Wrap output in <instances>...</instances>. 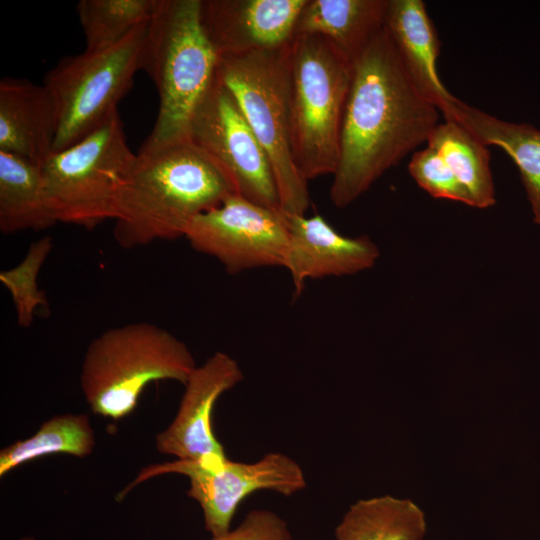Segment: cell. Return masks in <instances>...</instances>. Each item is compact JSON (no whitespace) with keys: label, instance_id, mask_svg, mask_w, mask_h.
<instances>
[{"label":"cell","instance_id":"6da1fadb","mask_svg":"<svg viewBox=\"0 0 540 540\" xmlns=\"http://www.w3.org/2000/svg\"><path fill=\"white\" fill-rule=\"evenodd\" d=\"M440 114L408 76L383 26L353 63L330 187L333 205L348 206L426 144Z\"/></svg>","mask_w":540,"mask_h":540},{"label":"cell","instance_id":"7a4b0ae2","mask_svg":"<svg viewBox=\"0 0 540 540\" xmlns=\"http://www.w3.org/2000/svg\"><path fill=\"white\" fill-rule=\"evenodd\" d=\"M236 193L190 139L139 149L118 196L113 237L124 249L184 237L191 221Z\"/></svg>","mask_w":540,"mask_h":540},{"label":"cell","instance_id":"3957f363","mask_svg":"<svg viewBox=\"0 0 540 540\" xmlns=\"http://www.w3.org/2000/svg\"><path fill=\"white\" fill-rule=\"evenodd\" d=\"M201 0H157L140 70L153 81L159 110L141 150L189 139L192 115L216 78L218 55L200 20Z\"/></svg>","mask_w":540,"mask_h":540},{"label":"cell","instance_id":"277c9868","mask_svg":"<svg viewBox=\"0 0 540 540\" xmlns=\"http://www.w3.org/2000/svg\"><path fill=\"white\" fill-rule=\"evenodd\" d=\"M187 345L149 322L110 328L88 345L80 385L91 410L118 420L136 408L145 387L154 381L183 385L196 368Z\"/></svg>","mask_w":540,"mask_h":540},{"label":"cell","instance_id":"5b68a950","mask_svg":"<svg viewBox=\"0 0 540 540\" xmlns=\"http://www.w3.org/2000/svg\"><path fill=\"white\" fill-rule=\"evenodd\" d=\"M353 63L327 39L296 35L289 48L292 155L308 182L333 175Z\"/></svg>","mask_w":540,"mask_h":540},{"label":"cell","instance_id":"8992f818","mask_svg":"<svg viewBox=\"0 0 540 540\" xmlns=\"http://www.w3.org/2000/svg\"><path fill=\"white\" fill-rule=\"evenodd\" d=\"M290 43L278 49L219 57L216 74L235 97L269 159L281 211L305 215L310 205L308 182L295 165L291 147Z\"/></svg>","mask_w":540,"mask_h":540},{"label":"cell","instance_id":"52a82bcc","mask_svg":"<svg viewBox=\"0 0 540 540\" xmlns=\"http://www.w3.org/2000/svg\"><path fill=\"white\" fill-rule=\"evenodd\" d=\"M135 160L118 111L82 140L53 152L40 167L57 222L93 230L114 221L120 190Z\"/></svg>","mask_w":540,"mask_h":540},{"label":"cell","instance_id":"ba28073f","mask_svg":"<svg viewBox=\"0 0 540 540\" xmlns=\"http://www.w3.org/2000/svg\"><path fill=\"white\" fill-rule=\"evenodd\" d=\"M148 22L113 46L62 58L45 74L58 119L53 152L82 140L118 111L140 70Z\"/></svg>","mask_w":540,"mask_h":540},{"label":"cell","instance_id":"9c48e42d","mask_svg":"<svg viewBox=\"0 0 540 540\" xmlns=\"http://www.w3.org/2000/svg\"><path fill=\"white\" fill-rule=\"evenodd\" d=\"M177 473L189 479L187 495L196 500L203 512L205 529L212 537L226 534L241 502L259 490H271L291 496L306 486L301 467L282 453H268L253 463H203L175 460L143 469L119 496L152 477Z\"/></svg>","mask_w":540,"mask_h":540},{"label":"cell","instance_id":"30bf717a","mask_svg":"<svg viewBox=\"0 0 540 540\" xmlns=\"http://www.w3.org/2000/svg\"><path fill=\"white\" fill-rule=\"evenodd\" d=\"M189 139L225 172L236 194L281 210L269 159L235 97L217 74L192 115Z\"/></svg>","mask_w":540,"mask_h":540},{"label":"cell","instance_id":"8fae6325","mask_svg":"<svg viewBox=\"0 0 540 540\" xmlns=\"http://www.w3.org/2000/svg\"><path fill=\"white\" fill-rule=\"evenodd\" d=\"M192 248L216 258L228 273L282 266L288 243L285 214L236 193L197 215L185 236Z\"/></svg>","mask_w":540,"mask_h":540},{"label":"cell","instance_id":"7c38bea8","mask_svg":"<svg viewBox=\"0 0 540 540\" xmlns=\"http://www.w3.org/2000/svg\"><path fill=\"white\" fill-rule=\"evenodd\" d=\"M243 379L237 361L217 351L196 366L184 384L177 414L156 436V449L179 460L220 463L228 458L212 427V412L218 398Z\"/></svg>","mask_w":540,"mask_h":540},{"label":"cell","instance_id":"4fadbf2b","mask_svg":"<svg viewBox=\"0 0 540 540\" xmlns=\"http://www.w3.org/2000/svg\"><path fill=\"white\" fill-rule=\"evenodd\" d=\"M306 0H201L200 20L218 57L272 50L294 37Z\"/></svg>","mask_w":540,"mask_h":540},{"label":"cell","instance_id":"5bb4252c","mask_svg":"<svg viewBox=\"0 0 540 540\" xmlns=\"http://www.w3.org/2000/svg\"><path fill=\"white\" fill-rule=\"evenodd\" d=\"M285 218L288 243L283 267L290 273L295 296L301 295L308 279L356 274L373 267L380 256L369 237L344 236L318 214H285Z\"/></svg>","mask_w":540,"mask_h":540},{"label":"cell","instance_id":"9a60e30c","mask_svg":"<svg viewBox=\"0 0 540 540\" xmlns=\"http://www.w3.org/2000/svg\"><path fill=\"white\" fill-rule=\"evenodd\" d=\"M58 129L54 101L41 84L25 78L0 81V151L41 165L52 153Z\"/></svg>","mask_w":540,"mask_h":540},{"label":"cell","instance_id":"2e32d148","mask_svg":"<svg viewBox=\"0 0 540 540\" xmlns=\"http://www.w3.org/2000/svg\"><path fill=\"white\" fill-rule=\"evenodd\" d=\"M384 29L416 88L441 113L456 97L438 73L440 40L425 2L388 0Z\"/></svg>","mask_w":540,"mask_h":540},{"label":"cell","instance_id":"e0dca14e","mask_svg":"<svg viewBox=\"0 0 540 540\" xmlns=\"http://www.w3.org/2000/svg\"><path fill=\"white\" fill-rule=\"evenodd\" d=\"M387 3L388 0H306L294 36L324 37L354 63L383 29Z\"/></svg>","mask_w":540,"mask_h":540},{"label":"cell","instance_id":"ac0fdd59","mask_svg":"<svg viewBox=\"0 0 540 540\" xmlns=\"http://www.w3.org/2000/svg\"><path fill=\"white\" fill-rule=\"evenodd\" d=\"M487 146L502 149L517 166L531 206L533 221L540 226V130L531 124L499 119L457 97L441 112Z\"/></svg>","mask_w":540,"mask_h":540},{"label":"cell","instance_id":"d6986e66","mask_svg":"<svg viewBox=\"0 0 540 540\" xmlns=\"http://www.w3.org/2000/svg\"><path fill=\"white\" fill-rule=\"evenodd\" d=\"M57 219L44 190L40 165L0 151V231H42Z\"/></svg>","mask_w":540,"mask_h":540},{"label":"cell","instance_id":"ffe728a7","mask_svg":"<svg viewBox=\"0 0 540 540\" xmlns=\"http://www.w3.org/2000/svg\"><path fill=\"white\" fill-rule=\"evenodd\" d=\"M426 519L410 499L384 495L350 506L335 529L336 540H423Z\"/></svg>","mask_w":540,"mask_h":540},{"label":"cell","instance_id":"44dd1931","mask_svg":"<svg viewBox=\"0 0 540 540\" xmlns=\"http://www.w3.org/2000/svg\"><path fill=\"white\" fill-rule=\"evenodd\" d=\"M426 145L434 148L470 197L472 207L496 204L495 186L486 144L454 120H444L431 132Z\"/></svg>","mask_w":540,"mask_h":540},{"label":"cell","instance_id":"7402d4cb","mask_svg":"<svg viewBox=\"0 0 540 540\" xmlns=\"http://www.w3.org/2000/svg\"><path fill=\"white\" fill-rule=\"evenodd\" d=\"M95 434L86 414L55 415L29 438L0 451V476L34 459L52 454L84 458L93 452Z\"/></svg>","mask_w":540,"mask_h":540},{"label":"cell","instance_id":"603a6c76","mask_svg":"<svg viewBox=\"0 0 540 540\" xmlns=\"http://www.w3.org/2000/svg\"><path fill=\"white\" fill-rule=\"evenodd\" d=\"M157 0H80L76 11L86 50L115 45L138 26L148 22Z\"/></svg>","mask_w":540,"mask_h":540},{"label":"cell","instance_id":"cb8c5ba5","mask_svg":"<svg viewBox=\"0 0 540 540\" xmlns=\"http://www.w3.org/2000/svg\"><path fill=\"white\" fill-rule=\"evenodd\" d=\"M52 248V237L44 236L30 244L19 264L0 272V281L12 297L20 327L31 326L38 308L48 309V300L37 280Z\"/></svg>","mask_w":540,"mask_h":540},{"label":"cell","instance_id":"d4e9b609","mask_svg":"<svg viewBox=\"0 0 540 540\" xmlns=\"http://www.w3.org/2000/svg\"><path fill=\"white\" fill-rule=\"evenodd\" d=\"M408 171L418 186L430 196L472 207L467 192L434 148L426 145L416 150L408 163Z\"/></svg>","mask_w":540,"mask_h":540},{"label":"cell","instance_id":"484cf974","mask_svg":"<svg viewBox=\"0 0 540 540\" xmlns=\"http://www.w3.org/2000/svg\"><path fill=\"white\" fill-rule=\"evenodd\" d=\"M211 540H293L285 520L269 510H251L240 525Z\"/></svg>","mask_w":540,"mask_h":540},{"label":"cell","instance_id":"4316f807","mask_svg":"<svg viewBox=\"0 0 540 540\" xmlns=\"http://www.w3.org/2000/svg\"><path fill=\"white\" fill-rule=\"evenodd\" d=\"M18 540H35V539L33 537H31V536H25V537H22V538H20Z\"/></svg>","mask_w":540,"mask_h":540}]
</instances>
